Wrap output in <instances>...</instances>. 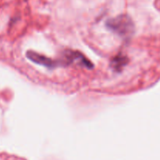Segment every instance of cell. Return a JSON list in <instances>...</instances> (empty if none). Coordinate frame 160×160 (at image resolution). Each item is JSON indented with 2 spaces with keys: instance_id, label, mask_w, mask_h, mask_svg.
Returning <instances> with one entry per match:
<instances>
[{
  "instance_id": "cell-3",
  "label": "cell",
  "mask_w": 160,
  "mask_h": 160,
  "mask_svg": "<svg viewBox=\"0 0 160 160\" xmlns=\"http://www.w3.org/2000/svg\"><path fill=\"white\" fill-rule=\"evenodd\" d=\"M128 60L126 56H123V55H118L112 59V67L116 70H120L128 63Z\"/></svg>"
},
{
  "instance_id": "cell-1",
  "label": "cell",
  "mask_w": 160,
  "mask_h": 160,
  "mask_svg": "<svg viewBox=\"0 0 160 160\" xmlns=\"http://www.w3.org/2000/svg\"><path fill=\"white\" fill-rule=\"evenodd\" d=\"M106 26L120 37H131L134 31V25L131 17L127 15H120L106 21Z\"/></svg>"
},
{
  "instance_id": "cell-2",
  "label": "cell",
  "mask_w": 160,
  "mask_h": 160,
  "mask_svg": "<svg viewBox=\"0 0 160 160\" xmlns=\"http://www.w3.org/2000/svg\"><path fill=\"white\" fill-rule=\"evenodd\" d=\"M27 57L31 59L32 62L39 64V65L44 66V67L49 69L55 68V67L61 65H65L62 60H53L50 58L46 57L45 56H42V55L33 51H28L27 52Z\"/></svg>"
}]
</instances>
